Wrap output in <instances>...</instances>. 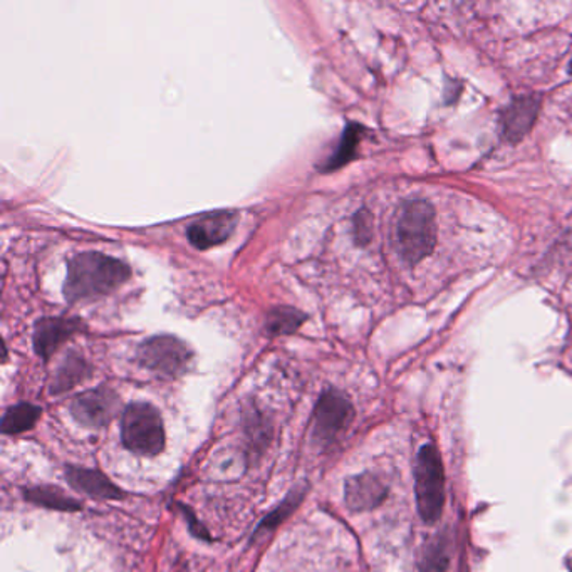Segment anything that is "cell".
I'll list each match as a JSON object with an SVG mask.
<instances>
[{"label":"cell","mask_w":572,"mask_h":572,"mask_svg":"<svg viewBox=\"0 0 572 572\" xmlns=\"http://www.w3.org/2000/svg\"><path fill=\"white\" fill-rule=\"evenodd\" d=\"M569 74H571L572 76V59H571V63H569Z\"/></svg>","instance_id":"22"},{"label":"cell","mask_w":572,"mask_h":572,"mask_svg":"<svg viewBox=\"0 0 572 572\" xmlns=\"http://www.w3.org/2000/svg\"><path fill=\"white\" fill-rule=\"evenodd\" d=\"M66 481L70 482L71 487L83 492L86 496L95 497V499H125V492L117 487V485H114L100 470L67 465Z\"/></svg>","instance_id":"12"},{"label":"cell","mask_w":572,"mask_h":572,"mask_svg":"<svg viewBox=\"0 0 572 572\" xmlns=\"http://www.w3.org/2000/svg\"><path fill=\"white\" fill-rule=\"evenodd\" d=\"M543 107V96L522 95L510 101L500 113V132L509 145L521 144L536 125Z\"/></svg>","instance_id":"8"},{"label":"cell","mask_w":572,"mask_h":572,"mask_svg":"<svg viewBox=\"0 0 572 572\" xmlns=\"http://www.w3.org/2000/svg\"><path fill=\"white\" fill-rule=\"evenodd\" d=\"M123 445L136 456L154 457L165 448V426L150 403H132L123 410Z\"/></svg>","instance_id":"3"},{"label":"cell","mask_w":572,"mask_h":572,"mask_svg":"<svg viewBox=\"0 0 572 572\" xmlns=\"http://www.w3.org/2000/svg\"><path fill=\"white\" fill-rule=\"evenodd\" d=\"M571 114H572V108H571Z\"/></svg>","instance_id":"23"},{"label":"cell","mask_w":572,"mask_h":572,"mask_svg":"<svg viewBox=\"0 0 572 572\" xmlns=\"http://www.w3.org/2000/svg\"><path fill=\"white\" fill-rule=\"evenodd\" d=\"M304 488H294L289 496L284 499V502L275 507L271 514L265 515L264 521L259 524L258 531L253 532V539H258L262 534L275 531L277 525L283 524V522L293 514L294 510L298 509L299 503L304 499Z\"/></svg>","instance_id":"17"},{"label":"cell","mask_w":572,"mask_h":572,"mask_svg":"<svg viewBox=\"0 0 572 572\" xmlns=\"http://www.w3.org/2000/svg\"><path fill=\"white\" fill-rule=\"evenodd\" d=\"M125 262L100 252L77 253L67 261L64 299L70 304L103 298L129 279Z\"/></svg>","instance_id":"1"},{"label":"cell","mask_w":572,"mask_h":572,"mask_svg":"<svg viewBox=\"0 0 572 572\" xmlns=\"http://www.w3.org/2000/svg\"><path fill=\"white\" fill-rule=\"evenodd\" d=\"M373 228H371V213L368 210H361L355 216V239L360 246L370 244Z\"/></svg>","instance_id":"19"},{"label":"cell","mask_w":572,"mask_h":572,"mask_svg":"<svg viewBox=\"0 0 572 572\" xmlns=\"http://www.w3.org/2000/svg\"><path fill=\"white\" fill-rule=\"evenodd\" d=\"M355 420V408L345 393L326 389L315 403L312 415V438L327 447L341 437Z\"/></svg>","instance_id":"5"},{"label":"cell","mask_w":572,"mask_h":572,"mask_svg":"<svg viewBox=\"0 0 572 572\" xmlns=\"http://www.w3.org/2000/svg\"><path fill=\"white\" fill-rule=\"evenodd\" d=\"M440 549L442 546H435L430 550L425 558V571L423 572H444V569L447 568L448 558Z\"/></svg>","instance_id":"20"},{"label":"cell","mask_w":572,"mask_h":572,"mask_svg":"<svg viewBox=\"0 0 572 572\" xmlns=\"http://www.w3.org/2000/svg\"><path fill=\"white\" fill-rule=\"evenodd\" d=\"M190 349L175 336H154L138 348V363L163 378H178L188 370Z\"/></svg>","instance_id":"6"},{"label":"cell","mask_w":572,"mask_h":572,"mask_svg":"<svg viewBox=\"0 0 572 572\" xmlns=\"http://www.w3.org/2000/svg\"><path fill=\"white\" fill-rule=\"evenodd\" d=\"M82 327L83 321L70 318H42L37 321L34 327V349L37 357L48 361Z\"/></svg>","instance_id":"11"},{"label":"cell","mask_w":572,"mask_h":572,"mask_svg":"<svg viewBox=\"0 0 572 572\" xmlns=\"http://www.w3.org/2000/svg\"><path fill=\"white\" fill-rule=\"evenodd\" d=\"M366 128L358 125V123H349L343 132L341 140H339L338 148L334 150V153L327 158L324 165L321 166V172L329 173L334 170L343 169L348 165L351 160L358 154V147H360L361 140H363Z\"/></svg>","instance_id":"13"},{"label":"cell","mask_w":572,"mask_h":572,"mask_svg":"<svg viewBox=\"0 0 572 572\" xmlns=\"http://www.w3.org/2000/svg\"><path fill=\"white\" fill-rule=\"evenodd\" d=\"M182 512H184L185 519H187L188 531H190L195 537H199V539L212 540V537L209 536L207 529L203 527V524H200L197 519H195L194 512H191L190 509H187V507H182Z\"/></svg>","instance_id":"21"},{"label":"cell","mask_w":572,"mask_h":572,"mask_svg":"<svg viewBox=\"0 0 572 572\" xmlns=\"http://www.w3.org/2000/svg\"><path fill=\"white\" fill-rule=\"evenodd\" d=\"M395 235L398 252L411 268L432 256L437 246V219L432 203L426 200L405 202L397 215Z\"/></svg>","instance_id":"2"},{"label":"cell","mask_w":572,"mask_h":572,"mask_svg":"<svg viewBox=\"0 0 572 572\" xmlns=\"http://www.w3.org/2000/svg\"><path fill=\"white\" fill-rule=\"evenodd\" d=\"M306 320L308 315L302 314L298 309L275 308L269 312L265 327L271 334H293L304 324Z\"/></svg>","instance_id":"18"},{"label":"cell","mask_w":572,"mask_h":572,"mask_svg":"<svg viewBox=\"0 0 572 572\" xmlns=\"http://www.w3.org/2000/svg\"><path fill=\"white\" fill-rule=\"evenodd\" d=\"M237 225V216L231 212H216L202 216L188 227L187 235L191 246L200 250L222 246L231 239Z\"/></svg>","instance_id":"10"},{"label":"cell","mask_w":572,"mask_h":572,"mask_svg":"<svg viewBox=\"0 0 572 572\" xmlns=\"http://www.w3.org/2000/svg\"><path fill=\"white\" fill-rule=\"evenodd\" d=\"M416 506L425 524H435L445 506V472L440 451L428 444L420 448L415 465Z\"/></svg>","instance_id":"4"},{"label":"cell","mask_w":572,"mask_h":572,"mask_svg":"<svg viewBox=\"0 0 572 572\" xmlns=\"http://www.w3.org/2000/svg\"><path fill=\"white\" fill-rule=\"evenodd\" d=\"M91 376V368L86 363L85 358L79 357L76 352H71L70 357L63 361V364L55 371L52 380V395L70 391L74 386L85 382Z\"/></svg>","instance_id":"14"},{"label":"cell","mask_w":572,"mask_h":572,"mask_svg":"<svg viewBox=\"0 0 572 572\" xmlns=\"http://www.w3.org/2000/svg\"><path fill=\"white\" fill-rule=\"evenodd\" d=\"M120 411V398L108 386L91 389L74 398L71 403V415L77 423L89 428L107 426Z\"/></svg>","instance_id":"7"},{"label":"cell","mask_w":572,"mask_h":572,"mask_svg":"<svg viewBox=\"0 0 572 572\" xmlns=\"http://www.w3.org/2000/svg\"><path fill=\"white\" fill-rule=\"evenodd\" d=\"M388 497V485L373 472L360 473L348 478L345 485V502L352 512H368L382 506Z\"/></svg>","instance_id":"9"},{"label":"cell","mask_w":572,"mask_h":572,"mask_svg":"<svg viewBox=\"0 0 572 572\" xmlns=\"http://www.w3.org/2000/svg\"><path fill=\"white\" fill-rule=\"evenodd\" d=\"M24 499L27 502L34 503V506L46 507V509L61 510V512H77L82 510V503L77 502L73 497L64 494L61 488L48 487V485H41V487H30L24 490Z\"/></svg>","instance_id":"15"},{"label":"cell","mask_w":572,"mask_h":572,"mask_svg":"<svg viewBox=\"0 0 572 572\" xmlns=\"http://www.w3.org/2000/svg\"><path fill=\"white\" fill-rule=\"evenodd\" d=\"M42 410L36 405L17 403L9 407L2 416V433L4 435H18L34 428L37 420L41 416Z\"/></svg>","instance_id":"16"}]
</instances>
